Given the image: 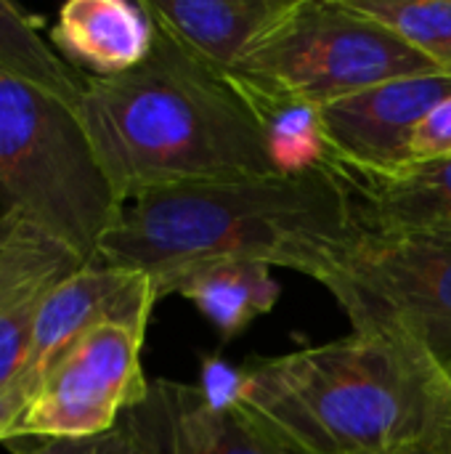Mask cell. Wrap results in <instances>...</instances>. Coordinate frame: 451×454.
Returning a JSON list of instances; mask_svg holds the SVG:
<instances>
[{"label":"cell","mask_w":451,"mask_h":454,"mask_svg":"<svg viewBox=\"0 0 451 454\" xmlns=\"http://www.w3.org/2000/svg\"><path fill=\"white\" fill-rule=\"evenodd\" d=\"M154 35L144 3L69 0L51 27V45L88 77H117L146 61Z\"/></svg>","instance_id":"4fadbf2b"},{"label":"cell","mask_w":451,"mask_h":454,"mask_svg":"<svg viewBox=\"0 0 451 454\" xmlns=\"http://www.w3.org/2000/svg\"><path fill=\"white\" fill-rule=\"evenodd\" d=\"M3 447L11 454H152L122 420L88 439H13Z\"/></svg>","instance_id":"ac0fdd59"},{"label":"cell","mask_w":451,"mask_h":454,"mask_svg":"<svg viewBox=\"0 0 451 454\" xmlns=\"http://www.w3.org/2000/svg\"><path fill=\"white\" fill-rule=\"evenodd\" d=\"M359 229L354 181L316 160L287 173L141 192L122 205L96 261L157 282L189 263L247 258L322 282Z\"/></svg>","instance_id":"6da1fadb"},{"label":"cell","mask_w":451,"mask_h":454,"mask_svg":"<svg viewBox=\"0 0 451 454\" xmlns=\"http://www.w3.org/2000/svg\"><path fill=\"white\" fill-rule=\"evenodd\" d=\"M24 410H27V396L19 388L0 386V447L13 439Z\"/></svg>","instance_id":"ffe728a7"},{"label":"cell","mask_w":451,"mask_h":454,"mask_svg":"<svg viewBox=\"0 0 451 454\" xmlns=\"http://www.w3.org/2000/svg\"><path fill=\"white\" fill-rule=\"evenodd\" d=\"M77 112L122 205L175 184L287 173L271 120L159 29L136 69L90 77Z\"/></svg>","instance_id":"7a4b0ae2"},{"label":"cell","mask_w":451,"mask_h":454,"mask_svg":"<svg viewBox=\"0 0 451 454\" xmlns=\"http://www.w3.org/2000/svg\"><path fill=\"white\" fill-rule=\"evenodd\" d=\"M447 375H449V383H451V370H449V372H447Z\"/></svg>","instance_id":"603a6c76"},{"label":"cell","mask_w":451,"mask_h":454,"mask_svg":"<svg viewBox=\"0 0 451 454\" xmlns=\"http://www.w3.org/2000/svg\"><path fill=\"white\" fill-rule=\"evenodd\" d=\"M354 333L417 343L451 370V242L359 229L322 279Z\"/></svg>","instance_id":"8992f818"},{"label":"cell","mask_w":451,"mask_h":454,"mask_svg":"<svg viewBox=\"0 0 451 454\" xmlns=\"http://www.w3.org/2000/svg\"><path fill=\"white\" fill-rule=\"evenodd\" d=\"M157 301L159 298L152 277L101 261L82 263L45 295L35 327L29 364L19 391L29 402L32 391L53 367V362L98 325L120 322L149 327Z\"/></svg>","instance_id":"30bf717a"},{"label":"cell","mask_w":451,"mask_h":454,"mask_svg":"<svg viewBox=\"0 0 451 454\" xmlns=\"http://www.w3.org/2000/svg\"><path fill=\"white\" fill-rule=\"evenodd\" d=\"M441 72L348 0H292L226 77L266 117Z\"/></svg>","instance_id":"5b68a950"},{"label":"cell","mask_w":451,"mask_h":454,"mask_svg":"<svg viewBox=\"0 0 451 454\" xmlns=\"http://www.w3.org/2000/svg\"><path fill=\"white\" fill-rule=\"evenodd\" d=\"M449 93V72H428L388 80L311 109L322 160L351 181H380L412 168L409 138Z\"/></svg>","instance_id":"ba28073f"},{"label":"cell","mask_w":451,"mask_h":454,"mask_svg":"<svg viewBox=\"0 0 451 454\" xmlns=\"http://www.w3.org/2000/svg\"><path fill=\"white\" fill-rule=\"evenodd\" d=\"M82 263L88 261L64 242L24 218L19 221L0 255V386H21L43 301Z\"/></svg>","instance_id":"8fae6325"},{"label":"cell","mask_w":451,"mask_h":454,"mask_svg":"<svg viewBox=\"0 0 451 454\" xmlns=\"http://www.w3.org/2000/svg\"><path fill=\"white\" fill-rule=\"evenodd\" d=\"M451 74V0H348Z\"/></svg>","instance_id":"e0dca14e"},{"label":"cell","mask_w":451,"mask_h":454,"mask_svg":"<svg viewBox=\"0 0 451 454\" xmlns=\"http://www.w3.org/2000/svg\"><path fill=\"white\" fill-rule=\"evenodd\" d=\"M439 160H451V93L420 120L409 138L412 165Z\"/></svg>","instance_id":"d6986e66"},{"label":"cell","mask_w":451,"mask_h":454,"mask_svg":"<svg viewBox=\"0 0 451 454\" xmlns=\"http://www.w3.org/2000/svg\"><path fill=\"white\" fill-rule=\"evenodd\" d=\"M231 396L295 454H377L412 444L451 452V383L417 343L348 338L237 372Z\"/></svg>","instance_id":"3957f363"},{"label":"cell","mask_w":451,"mask_h":454,"mask_svg":"<svg viewBox=\"0 0 451 454\" xmlns=\"http://www.w3.org/2000/svg\"><path fill=\"white\" fill-rule=\"evenodd\" d=\"M377 454H451V452L436 450V447H431V444H412V447H399V450H388V452H377Z\"/></svg>","instance_id":"7402d4cb"},{"label":"cell","mask_w":451,"mask_h":454,"mask_svg":"<svg viewBox=\"0 0 451 454\" xmlns=\"http://www.w3.org/2000/svg\"><path fill=\"white\" fill-rule=\"evenodd\" d=\"M144 338L146 327L106 322L74 340L32 391L13 439H88L112 431L149 391Z\"/></svg>","instance_id":"52a82bcc"},{"label":"cell","mask_w":451,"mask_h":454,"mask_svg":"<svg viewBox=\"0 0 451 454\" xmlns=\"http://www.w3.org/2000/svg\"><path fill=\"white\" fill-rule=\"evenodd\" d=\"M152 454H295L231 394L149 380L146 396L120 418Z\"/></svg>","instance_id":"9c48e42d"},{"label":"cell","mask_w":451,"mask_h":454,"mask_svg":"<svg viewBox=\"0 0 451 454\" xmlns=\"http://www.w3.org/2000/svg\"><path fill=\"white\" fill-rule=\"evenodd\" d=\"M154 27L207 69L229 77L292 0H141Z\"/></svg>","instance_id":"7c38bea8"},{"label":"cell","mask_w":451,"mask_h":454,"mask_svg":"<svg viewBox=\"0 0 451 454\" xmlns=\"http://www.w3.org/2000/svg\"><path fill=\"white\" fill-rule=\"evenodd\" d=\"M19 221H21V215H13V213H3L0 215V255L5 253V247H8V242H11Z\"/></svg>","instance_id":"44dd1931"},{"label":"cell","mask_w":451,"mask_h":454,"mask_svg":"<svg viewBox=\"0 0 451 454\" xmlns=\"http://www.w3.org/2000/svg\"><path fill=\"white\" fill-rule=\"evenodd\" d=\"M157 298L181 295L199 309L223 338L247 330L279 301L271 266L247 258H213L175 269L154 282Z\"/></svg>","instance_id":"5bb4252c"},{"label":"cell","mask_w":451,"mask_h":454,"mask_svg":"<svg viewBox=\"0 0 451 454\" xmlns=\"http://www.w3.org/2000/svg\"><path fill=\"white\" fill-rule=\"evenodd\" d=\"M0 72L37 85L72 106L88 88V74L61 59V53L37 32L35 19L0 0Z\"/></svg>","instance_id":"2e32d148"},{"label":"cell","mask_w":451,"mask_h":454,"mask_svg":"<svg viewBox=\"0 0 451 454\" xmlns=\"http://www.w3.org/2000/svg\"><path fill=\"white\" fill-rule=\"evenodd\" d=\"M354 186L364 229L451 242V160L420 162Z\"/></svg>","instance_id":"9a60e30c"},{"label":"cell","mask_w":451,"mask_h":454,"mask_svg":"<svg viewBox=\"0 0 451 454\" xmlns=\"http://www.w3.org/2000/svg\"><path fill=\"white\" fill-rule=\"evenodd\" d=\"M120 210L77 106L0 72V215H21L90 263Z\"/></svg>","instance_id":"277c9868"}]
</instances>
